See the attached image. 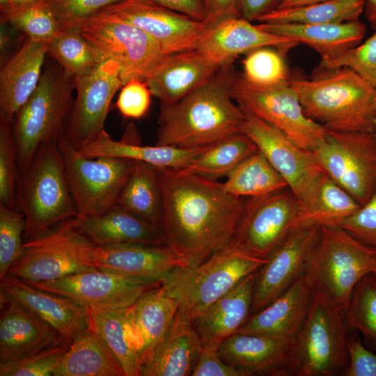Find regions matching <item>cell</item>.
Returning <instances> with one entry per match:
<instances>
[{"label":"cell","instance_id":"1","mask_svg":"<svg viewBox=\"0 0 376 376\" xmlns=\"http://www.w3.org/2000/svg\"><path fill=\"white\" fill-rule=\"evenodd\" d=\"M157 169L163 203L159 227L165 244L188 267L230 245L246 199L229 194L216 180Z\"/></svg>","mask_w":376,"mask_h":376},{"label":"cell","instance_id":"2","mask_svg":"<svg viewBox=\"0 0 376 376\" xmlns=\"http://www.w3.org/2000/svg\"><path fill=\"white\" fill-rule=\"evenodd\" d=\"M235 77L229 65L170 105H161L157 146L194 148L241 132L243 110L231 96Z\"/></svg>","mask_w":376,"mask_h":376},{"label":"cell","instance_id":"3","mask_svg":"<svg viewBox=\"0 0 376 376\" xmlns=\"http://www.w3.org/2000/svg\"><path fill=\"white\" fill-rule=\"evenodd\" d=\"M290 82L306 116L327 130L375 132L376 88L353 70L341 68Z\"/></svg>","mask_w":376,"mask_h":376},{"label":"cell","instance_id":"4","mask_svg":"<svg viewBox=\"0 0 376 376\" xmlns=\"http://www.w3.org/2000/svg\"><path fill=\"white\" fill-rule=\"evenodd\" d=\"M17 210L25 219L24 240L77 216L57 139L43 144L20 172Z\"/></svg>","mask_w":376,"mask_h":376},{"label":"cell","instance_id":"5","mask_svg":"<svg viewBox=\"0 0 376 376\" xmlns=\"http://www.w3.org/2000/svg\"><path fill=\"white\" fill-rule=\"evenodd\" d=\"M267 260L229 245L196 266L174 269L161 281V288L193 322Z\"/></svg>","mask_w":376,"mask_h":376},{"label":"cell","instance_id":"6","mask_svg":"<svg viewBox=\"0 0 376 376\" xmlns=\"http://www.w3.org/2000/svg\"><path fill=\"white\" fill-rule=\"evenodd\" d=\"M342 311L313 287L306 317L290 343L288 373L297 376H333L348 366Z\"/></svg>","mask_w":376,"mask_h":376},{"label":"cell","instance_id":"7","mask_svg":"<svg viewBox=\"0 0 376 376\" xmlns=\"http://www.w3.org/2000/svg\"><path fill=\"white\" fill-rule=\"evenodd\" d=\"M74 90V78L61 65L42 72L36 90L12 123L19 173L28 167L43 144L56 140L64 131Z\"/></svg>","mask_w":376,"mask_h":376},{"label":"cell","instance_id":"8","mask_svg":"<svg viewBox=\"0 0 376 376\" xmlns=\"http://www.w3.org/2000/svg\"><path fill=\"white\" fill-rule=\"evenodd\" d=\"M306 272L313 287L344 312L357 283L367 274H376V249L339 226H321Z\"/></svg>","mask_w":376,"mask_h":376},{"label":"cell","instance_id":"9","mask_svg":"<svg viewBox=\"0 0 376 376\" xmlns=\"http://www.w3.org/2000/svg\"><path fill=\"white\" fill-rule=\"evenodd\" d=\"M95 246L79 229L75 217L72 218L24 240L20 254L7 274L41 282L96 270Z\"/></svg>","mask_w":376,"mask_h":376},{"label":"cell","instance_id":"10","mask_svg":"<svg viewBox=\"0 0 376 376\" xmlns=\"http://www.w3.org/2000/svg\"><path fill=\"white\" fill-rule=\"evenodd\" d=\"M57 144L77 217L98 216L116 205L135 161L111 157H88L67 139L64 131Z\"/></svg>","mask_w":376,"mask_h":376},{"label":"cell","instance_id":"11","mask_svg":"<svg viewBox=\"0 0 376 376\" xmlns=\"http://www.w3.org/2000/svg\"><path fill=\"white\" fill-rule=\"evenodd\" d=\"M70 26L77 27L103 58L118 63L123 85L134 79L146 81L169 55L145 31L103 13Z\"/></svg>","mask_w":376,"mask_h":376},{"label":"cell","instance_id":"12","mask_svg":"<svg viewBox=\"0 0 376 376\" xmlns=\"http://www.w3.org/2000/svg\"><path fill=\"white\" fill-rule=\"evenodd\" d=\"M231 96L242 109L272 125L304 149L313 151L324 139L327 129L306 116L290 81L258 86L235 77Z\"/></svg>","mask_w":376,"mask_h":376},{"label":"cell","instance_id":"13","mask_svg":"<svg viewBox=\"0 0 376 376\" xmlns=\"http://www.w3.org/2000/svg\"><path fill=\"white\" fill-rule=\"evenodd\" d=\"M322 169L361 205L376 189V134L327 130L312 151Z\"/></svg>","mask_w":376,"mask_h":376},{"label":"cell","instance_id":"14","mask_svg":"<svg viewBox=\"0 0 376 376\" xmlns=\"http://www.w3.org/2000/svg\"><path fill=\"white\" fill-rule=\"evenodd\" d=\"M77 95L64 127L68 141L79 149L104 130L112 99L123 86L120 67L102 59L88 72L74 79Z\"/></svg>","mask_w":376,"mask_h":376},{"label":"cell","instance_id":"15","mask_svg":"<svg viewBox=\"0 0 376 376\" xmlns=\"http://www.w3.org/2000/svg\"><path fill=\"white\" fill-rule=\"evenodd\" d=\"M298 205L295 195L285 189L246 199L230 245L267 259L290 232Z\"/></svg>","mask_w":376,"mask_h":376},{"label":"cell","instance_id":"16","mask_svg":"<svg viewBox=\"0 0 376 376\" xmlns=\"http://www.w3.org/2000/svg\"><path fill=\"white\" fill-rule=\"evenodd\" d=\"M25 281L87 308L109 309L128 308L145 292L161 285L159 281L123 276L98 269L52 281Z\"/></svg>","mask_w":376,"mask_h":376},{"label":"cell","instance_id":"17","mask_svg":"<svg viewBox=\"0 0 376 376\" xmlns=\"http://www.w3.org/2000/svg\"><path fill=\"white\" fill-rule=\"evenodd\" d=\"M243 111L245 119L241 132L256 145L300 201L326 172L318 164L312 151L299 147L269 123Z\"/></svg>","mask_w":376,"mask_h":376},{"label":"cell","instance_id":"18","mask_svg":"<svg viewBox=\"0 0 376 376\" xmlns=\"http://www.w3.org/2000/svg\"><path fill=\"white\" fill-rule=\"evenodd\" d=\"M100 12L145 31L168 54L196 48L210 28L205 22L194 20L150 0H123Z\"/></svg>","mask_w":376,"mask_h":376},{"label":"cell","instance_id":"19","mask_svg":"<svg viewBox=\"0 0 376 376\" xmlns=\"http://www.w3.org/2000/svg\"><path fill=\"white\" fill-rule=\"evenodd\" d=\"M320 231V226L292 230L272 252L256 272L252 314L276 299L306 272Z\"/></svg>","mask_w":376,"mask_h":376},{"label":"cell","instance_id":"20","mask_svg":"<svg viewBox=\"0 0 376 376\" xmlns=\"http://www.w3.org/2000/svg\"><path fill=\"white\" fill-rule=\"evenodd\" d=\"M94 264L100 271L161 282L172 271L188 267L167 244L124 242L96 245Z\"/></svg>","mask_w":376,"mask_h":376},{"label":"cell","instance_id":"21","mask_svg":"<svg viewBox=\"0 0 376 376\" xmlns=\"http://www.w3.org/2000/svg\"><path fill=\"white\" fill-rule=\"evenodd\" d=\"M178 306V301L167 295L160 285L126 308L127 336L137 355L140 370L165 338Z\"/></svg>","mask_w":376,"mask_h":376},{"label":"cell","instance_id":"22","mask_svg":"<svg viewBox=\"0 0 376 376\" xmlns=\"http://www.w3.org/2000/svg\"><path fill=\"white\" fill-rule=\"evenodd\" d=\"M0 298V362L17 360L65 339L21 303Z\"/></svg>","mask_w":376,"mask_h":376},{"label":"cell","instance_id":"23","mask_svg":"<svg viewBox=\"0 0 376 376\" xmlns=\"http://www.w3.org/2000/svg\"><path fill=\"white\" fill-rule=\"evenodd\" d=\"M292 339L256 333L234 334L218 348L221 359L243 376L286 375Z\"/></svg>","mask_w":376,"mask_h":376},{"label":"cell","instance_id":"24","mask_svg":"<svg viewBox=\"0 0 376 376\" xmlns=\"http://www.w3.org/2000/svg\"><path fill=\"white\" fill-rule=\"evenodd\" d=\"M0 295L21 303L51 324L66 340L88 326L87 308L66 297L32 286L7 274L0 279Z\"/></svg>","mask_w":376,"mask_h":376},{"label":"cell","instance_id":"25","mask_svg":"<svg viewBox=\"0 0 376 376\" xmlns=\"http://www.w3.org/2000/svg\"><path fill=\"white\" fill-rule=\"evenodd\" d=\"M296 45L289 38L266 31L238 17L225 19L210 26L196 48L227 66L237 56L260 47L285 49Z\"/></svg>","mask_w":376,"mask_h":376},{"label":"cell","instance_id":"26","mask_svg":"<svg viewBox=\"0 0 376 376\" xmlns=\"http://www.w3.org/2000/svg\"><path fill=\"white\" fill-rule=\"evenodd\" d=\"M228 66V65H227ZM223 66L195 48L169 54L146 81L161 105L175 103L207 81Z\"/></svg>","mask_w":376,"mask_h":376},{"label":"cell","instance_id":"27","mask_svg":"<svg viewBox=\"0 0 376 376\" xmlns=\"http://www.w3.org/2000/svg\"><path fill=\"white\" fill-rule=\"evenodd\" d=\"M256 272L243 279L193 321L203 350H218L248 320Z\"/></svg>","mask_w":376,"mask_h":376},{"label":"cell","instance_id":"28","mask_svg":"<svg viewBox=\"0 0 376 376\" xmlns=\"http://www.w3.org/2000/svg\"><path fill=\"white\" fill-rule=\"evenodd\" d=\"M48 42L27 37L0 70V119L13 123L42 76Z\"/></svg>","mask_w":376,"mask_h":376},{"label":"cell","instance_id":"29","mask_svg":"<svg viewBox=\"0 0 376 376\" xmlns=\"http://www.w3.org/2000/svg\"><path fill=\"white\" fill-rule=\"evenodd\" d=\"M313 290V281L305 272L276 299L252 314L238 332L292 339L306 317Z\"/></svg>","mask_w":376,"mask_h":376},{"label":"cell","instance_id":"30","mask_svg":"<svg viewBox=\"0 0 376 376\" xmlns=\"http://www.w3.org/2000/svg\"><path fill=\"white\" fill-rule=\"evenodd\" d=\"M202 350L191 320L178 309L171 326L140 376L191 375Z\"/></svg>","mask_w":376,"mask_h":376},{"label":"cell","instance_id":"31","mask_svg":"<svg viewBox=\"0 0 376 376\" xmlns=\"http://www.w3.org/2000/svg\"><path fill=\"white\" fill-rule=\"evenodd\" d=\"M210 146L181 148L171 146H143L125 137L116 141L104 130L79 148L88 157H111L146 162L157 169H178L187 165Z\"/></svg>","mask_w":376,"mask_h":376},{"label":"cell","instance_id":"32","mask_svg":"<svg viewBox=\"0 0 376 376\" xmlns=\"http://www.w3.org/2000/svg\"><path fill=\"white\" fill-rule=\"evenodd\" d=\"M361 206L324 173L299 201L291 230L311 226H339Z\"/></svg>","mask_w":376,"mask_h":376},{"label":"cell","instance_id":"33","mask_svg":"<svg viewBox=\"0 0 376 376\" xmlns=\"http://www.w3.org/2000/svg\"><path fill=\"white\" fill-rule=\"evenodd\" d=\"M79 229L95 245L124 242L166 244L159 226L115 205L104 213L75 217Z\"/></svg>","mask_w":376,"mask_h":376},{"label":"cell","instance_id":"34","mask_svg":"<svg viewBox=\"0 0 376 376\" xmlns=\"http://www.w3.org/2000/svg\"><path fill=\"white\" fill-rule=\"evenodd\" d=\"M257 25L266 31L311 47L322 58L354 47L362 40L366 30L365 24L359 19L328 24L260 23Z\"/></svg>","mask_w":376,"mask_h":376},{"label":"cell","instance_id":"35","mask_svg":"<svg viewBox=\"0 0 376 376\" xmlns=\"http://www.w3.org/2000/svg\"><path fill=\"white\" fill-rule=\"evenodd\" d=\"M54 376H125L119 361L100 335L87 327L72 340Z\"/></svg>","mask_w":376,"mask_h":376},{"label":"cell","instance_id":"36","mask_svg":"<svg viewBox=\"0 0 376 376\" xmlns=\"http://www.w3.org/2000/svg\"><path fill=\"white\" fill-rule=\"evenodd\" d=\"M116 205L159 226L163 203L157 168L143 162L135 161Z\"/></svg>","mask_w":376,"mask_h":376},{"label":"cell","instance_id":"37","mask_svg":"<svg viewBox=\"0 0 376 376\" xmlns=\"http://www.w3.org/2000/svg\"><path fill=\"white\" fill-rule=\"evenodd\" d=\"M258 150L242 132L211 145L185 166L171 169L184 175H198L217 180L228 175L244 159Z\"/></svg>","mask_w":376,"mask_h":376},{"label":"cell","instance_id":"38","mask_svg":"<svg viewBox=\"0 0 376 376\" xmlns=\"http://www.w3.org/2000/svg\"><path fill=\"white\" fill-rule=\"evenodd\" d=\"M224 185L227 192L240 198L260 197L288 188L260 150L242 161L228 175Z\"/></svg>","mask_w":376,"mask_h":376},{"label":"cell","instance_id":"39","mask_svg":"<svg viewBox=\"0 0 376 376\" xmlns=\"http://www.w3.org/2000/svg\"><path fill=\"white\" fill-rule=\"evenodd\" d=\"M365 0H328L297 7L275 8L260 16V23L328 24L358 20Z\"/></svg>","mask_w":376,"mask_h":376},{"label":"cell","instance_id":"40","mask_svg":"<svg viewBox=\"0 0 376 376\" xmlns=\"http://www.w3.org/2000/svg\"><path fill=\"white\" fill-rule=\"evenodd\" d=\"M126 308H89L88 327L100 335L119 361L125 376H140L137 355L127 336Z\"/></svg>","mask_w":376,"mask_h":376},{"label":"cell","instance_id":"41","mask_svg":"<svg viewBox=\"0 0 376 376\" xmlns=\"http://www.w3.org/2000/svg\"><path fill=\"white\" fill-rule=\"evenodd\" d=\"M47 54L74 79L88 72L104 59L75 26L62 29L48 42Z\"/></svg>","mask_w":376,"mask_h":376},{"label":"cell","instance_id":"42","mask_svg":"<svg viewBox=\"0 0 376 376\" xmlns=\"http://www.w3.org/2000/svg\"><path fill=\"white\" fill-rule=\"evenodd\" d=\"M1 21L9 23L25 33L28 38L49 42L62 29V26L47 0L1 13Z\"/></svg>","mask_w":376,"mask_h":376},{"label":"cell","instance_id":"43","mask_svg":"<svg viewBox=\"0 0 376 376\" xmlns=\"http://www.w3.org/2000/svg\"><path fill=\"white\" fill-rule=\"evenodd\" d=\"M345 312L350 325L376 342V274H367L357 283Z\"/></svg>","mask_w":376,"mask_h":376},{"label":"cell","instance_id":"44","mask_svg":"<svg viewBox=\"0 0 376 376\" xmlns=\"http://www.w3.org/2000/svg\"><path fill=\"white\" fill-rule=\"evenodd\" d=\"M19 174L12 123L0 119V205L17 210Z\"/></svg>","mask_w":376,"mask_h":376},{"label":"cell","instance_id":"45","mask_svg":"<svg viewBox=\"0 0 376 376\" xmlns=\"http://www.w3.org/2000/svg\"><path fill=\"white\" fill-rule=\"evenodd\" d=\"M71 341L65 339L17 360L0 362V376H50Z\"/></svg>","mask_w":376,"mask_h":376},{"label":"cell","instance_id":"46","mask_svg":"<svg viewBox=\"0 0 376 376\" xmlns=\"http://www.w3.org/2000/svg\"><path fill=\"white\" fill-rule=\"evenodd\" d=\"M242 77L258 86H269L288 81V69L282 55L269 47L249 52L243 61Z\"/></svg>","mask_w":376,"mask_h":376},{"label":"cell","instance_id":"47","mask_svg":"<svg viewBox=\"0 0 376 376\" xmlns=\"http://www.w3.org/2000/svg\"><path fill=\"white\" fill-rule=\"evenodd\" d=\"M321 65L331 70L349 68L376 88V31L361 45L322 58Z\"/></svg>","mask_w":376,"mask_h":376},{"label":"cell","instance_id":"48","mask_svg":"<svg viewBox=\"0 0 376 376\" xmlns=\"http://www.w3.org/2000/svg\"><path fill=\"white\" fill-rule=\"evenodd\" d=\"M26 222L17 210L0 205V279L21 253Z\"/></svg>","mask_w":376,"mask_h":376},{"label":"cell","instance_id":"49","mask_svg":"<svg viewBox=\"0 0 376 376\" xmlns=\"http://www.w3.org/2000/svg\"><path fill=\"white\" fill-rule=\"evenodd\" d=\"M151 95L146 81L131 79L122 86L116 107L125 118L139 119L148 113Z\"/></svg>","mask_w":376,"mask_h":376},{"label":"cell","instance_id":"50","mask_svg":"<svg viewBox=\"0 0 376 376\" xmlns=\"http://www.w3.org/2000/svg\"><path fill=\"white\" fill-rule=\"evenodd\" d=\"M62 29L69 27L123 0H47Z\"/></svg>","mask_w":376,"mask_h":376},{"label":"cell","instance_id":"51","mask_svg":"<svg viewBox=\"0 0 376 376\" xmlns=\"http://www.w3.org/2000/svg\"><path fill=\"white\" fill-rule=\"evenodd\" d=\"M365 244L376 249V189L369 200L340 224Z\"/></svg>","mask_w":376,"mask_h":376},{"label":"cell","instance_id":"52","mask_svg":"<svg viewBox=\"0 0 376 376\" xmlns=\"http://www.w3.org/2000/svg\"><path fill=\"white\" fill-rule=\"evenodd\" d=\"M350 362L345 371L347 376H376V353L366 349L356 338H348Z\"/></svg>","mask_w":376,"mask_h":376},{"label":"cell","instance_id":"53","mask_svg":"<svg viewBox=\"0 0 376 376\" xmlns=\"http://www.w3.org/2000/svg\"><path fill=\"white\" fill-rule=\"evenodd\" d=\"M192 376H243L235 367L224 361L218 350H201Z\"/></svg>","mask_w":376,"mask_h":376},{"label":"cell","instance_id":"54","mask_svg":"<svg viewBox=\"0 0 376 376\" xmlns=\"http://www.w3.org/2000/svg\"><path fill=\"white\" fill-rule=\"evenodd\" d=\"M205 12V22L209 27L230 17H240L238 0H202Z\"/></svg>","mask_w":376,"mask_h":376},{"label":"cell","instance_id":"55","mask_svg":"<svg viewBox=\"0 0 376 376\" xmlns=\"http://www.w3.org/2000/svg\"><path fill=\"white\" fill-rule=\"evenodd\" d=\"M169 10L201 22L205 21V12L202 0H150Z\"/></svg>","mask_w":376,"mask_h":376},{"label":"cell","instance_id":"56","mask_svg":"<svg viewBox=\"0 0 376 376\" xmlns=\"http://www.w3.org/2000/svg\"><path fill=\"white\" fill-rule=\"evenodd\" d=\"M282 0H238L240 17L249 22L257 21L262 15L275 9Z\"/></svg>","mask_w":376,"mask_h":376},{"label":"cell","instance_id":"57","mask_svg":"<svg viewBox=\"0 0 376 376\" xmlns=\"http://www.w3.org/2000/svg\"><path fill=\"white\" fill-rule=\"evenodd\" d=\"M364 10L368 20L376 29V0H365Z\"/></svg>","mask_w":376,"mask_h":376},{"label":"cell","instance_id":"58","mask_svg":"<svg viewBox=\"0 0 376 376\" xmlns=\"http://www.w3.org/2000/svg\"><path fill=\"white\" fill-rule=\"evenodd\" d=\"M328 0H282L276 8H285L304 6Z\"/></svg>","mask_w":376,"mask_h":376},{"label":"cell","instance_id":"59","mask_svg":"<svg viewBox=\"0 0 376 376\" xmlns=\"http://www.w3.org/2000/svg\"><path fill=\"white\" fill-rule=\"evenodd\" d=\"M40 0H10L8 7L4 11L1 13H5L8 10L18 8L22 6H25Z\"/></svg>","mask_w":376,"mask_h":376},{"label":"cell","instance_id":"60","mask_svg":"<svg viewBox=\"0 0 376 376\" xmlns=\"http://www.w3.org/2000/svg\"><path fill=\"white\" fill-rule=\"evenodd\" d=\"M10 0H0V11L1 13L6 10L8 7Z\"/></svg>","mask_w":376,"mask_h":376},{"label":"cell","instance_id":"61","mask_svg":"<svg viewBox=\"0 0 376 376\" xmlns=\"http://www.w3.org/2000/svg\"><path fill=\"white\" fill-rule=\"evenodd\" d=\"M375 134H376V120H375Z\"/></svg>","mask_w":376,"mask_h":376}]
</instances>
